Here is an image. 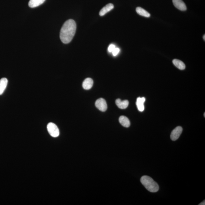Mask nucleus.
Returning a JSON list of instances; mask_svg holds the SVG:
<instances>
[{
  "instance_id": "nucleus-19",
  "label": "nucleus",
  "mask_w": 205,
  "mask_h": 205,
  "mask_svg": "<svg viewBox=\"0 0 205 205\" xmlns=\"http://www.w3.org/2000/svg\"><path fill=\"white\" fill-rule=\"evenodd\" d=\"M205 35H204V37H203V39H204V41H205Z\"/></svg>"
},
{
  "instance_id": "nucleus-2",
  "label": "nucleus",
  "mask_w": 205,
  "mask_h": 205,
  "mask_svg": "<svg viewBox=\"0 0 205 205\" xmlns=\"http://www.w3.org/2000/svg\"><path fill=\"white\" fill-rule=\"evenodd\" d=\"M140 181L141 183L149 192H156L159 190L158 184L149 176H143L141 177Z\"/></svg>"
},
{
  "instance_id": "nucleus-1",
  "label": "nucleus",
  "mask_w": 205,
  "mask_h": 205,
  "mask_svg": "<svg viewBox=\"0 0 205 205\" xmlns=\"http://www.w3.org/2000/svg\"><path fill=\"white\" fill-rule=\"evenodd\" d=\"M77 24L73 19H69L65 22L61 29L60 37L63 44L71 42L75 34Z\"/></svg>"
},
{
  "instance_id": "nucleus-3",
  "label": "nucleus",
  "mask_w": 205,
  "mask_h": 205,
  "mask_svg": "<svg viewBox=\"0 0 205 205\" xmlns=\"http://www.w3.org/2000/svg\"><path fill=\"white\" fill-rule=\"evenodd\" d=\"M47 130L51 136L56 138L59 135V131L57 126L53 123L50 122L47 126Z\"/></svg>"
},
{
  "instance_id": "nucleus-15",
  "label": "nucleus",
  "mask_w": 205,
  "mask_h": 205,
  "mask_svg": "<svg viewBox=\"0 0 205 205\" xmlns=\"http://www.w3.org/2000/svg\"><path fill=\"white\" fill-rule=\"evenodd\" d=\"M136 12L138 14L144 17L148 18L150 16V14L149 12L141 7H138L136 8Z\"/></svg>"
},
{
  "instance_id": "nucleus-14",
  "label": "nucleus",
  "mask_w": 205,
  "mask_h": 205,
  "mask_svg": "<svg viewBox=\"0 0 205 205\" xmlns=\"http://www.w3.org/2000/svg\"><path fill=\"white\" fill-rule=\"evenodd\" d=\"M173 63L176 67L181 70H184L185 68V65L182 61L175 59L173 61Z\"/></svg>"
},
{
  "instance_id": "nucleus-20",
  "label": "nucleus",
  "mask_w": 205,
  "mask_h": 205,
  "mask_svg": "<svg viewBox=\"0 0 205 205\" xmlns=\"http://www.w3.org/2000/svg\"><path fill=\"white\" fill-rule=\"evenodd\" d=\"M205 113H204V117H205Z\"/></svg>"
},
{
  "instance_id": "nucleus-16",
  "label": "nucleus",
  "mask_w": 205,
  "mask_h": 205,
  "mask_svg": "<svg viewBox=\"0 0 205 205\" xmlns=\"http://www.w3.org/2000/svg\"><path fill=\"white\" fill-rule=\"evenodd\" d=\"M116 48L115 45H113V44H111L108 48V51L109 52H112Z\"/></svg>"
},
{
  "instance_id": "nucleus-6",
  "label": "nucleus",
  "mask_w": 205,
  "mask_h": 205,
  "mask_svg": "<svg viewBox=\"0 0 205 205\" xmlns=\"http://www.w3.org/2000/svg\"><path fill=\"white\" fill-rule=\"evenodd\" d=\"M173 4L177 9L181 11L187 10L186 5L182 0H173Z\"/></svg>"
},
{
  "instance_id": "nucleus-5",
  "label": "nucleus",
  "mask_w": 205,
  "mask_h": 205,
  "mask_svg": "<svg viewBox=\"0 0 205 205\" xmlns=\"http://www.w3.org/2000/svg\"><path fill=\"white\" fill-rule=\"evenodd\" d=\"M183 129L182 127L178 126L173 130L171 133V138L172 140L175 141L179 138L182 132Z\"/></svg>"
},
{
  "instance_id": "nucleus-8",
  "label": "nucleus",
  "mask_w": 205,
  "mask_h": 205,
  "mask_svg": "<svg viewBox=\"0 0 205 205\" xmlns=\"http://www.w3.org/2000/svg\"><path fill=\"white\" fill-rule=\"evenodd\" d=\"M145 97H138L137 98L136 105L138 110L139 111L142 112L145 109L144 102H145Z\"/></svg>"
},
{
  "instance_id": "nucleus-11",
  "label": "nucleus",
  "mask_w": 205,
  "mask_h": 205,
  "mask_svg": "<svg viewBox=\"0 0 205 205\" xmlns=\"http://www.w3.org/2000/svg\"><path fill=\"white\" fill-rule=\"evenodd\" d=\"M119 122L123 127L128 128L131 125V122L127 117L125 116H121L119 118Z\"/></svg>"
},
{
  "instance_id": "nucleus-17",
  "label": "nucleus",
  "mask_w": 205,
  "mask_h": 205,
  "mask_svg": "<svg viewBox=\"0 0 205 205\" xmlns=\"http://www.w3.org/2000/svg\"><path fill=\"white\" fill-rule=\"evenodd\" d=\"M120 52V49L119 48H115L114 49V50L112 53H113V55L114 56H117L118 54H119V52Z\"/></svg>"
},
{
  "instance_id": "nucleus-10",
  "label": "nucleus",
  "mask_w": 205,
  "mask_h": 205,
  "mask_svg": "<svg viewBox=\"0 0 205 205\" xmlns=\"http://www.w3.org/2000/svg\"><path fill=\"white\" fill-rule=\"evenodd\" d=\"M94 82L92 79L87 78L84 80L83 83V88L85 90H89L92 88Z\"/></svg>"
},
{
  "instance_id": "nucleus-4",
  "label": "nucleus",
  "mask_w": 205,
  "mask_h": 205,
  "mask_svg": "<svg viewBox=\"0 0 205 205\" xmlns=\"http://www.w3.org/2000/svg\"><path fill=\"white\" fill-rule=\"evenodd\" d=\"M95 106L101 111L105 112L107 110V105L106 101L103 98H100L96 101Z\"/></svg>"
},
{
  "instance_id": "nucleus-9",
  "label": "nucleus",
  "mask_w": 205,
  "mask_h": 205,
  "mask_svg": "<svg viewBox=\"0 0 205 205\" xmlns=\"http://www.w3.org/2000/svg\"><path fill=\"white\" fill-rule=\"evenodd\" d=\"M116 103L119 108L125 109L128 107L129 102L127 100L122 101L120 99H117L116 101Z\"/></svg>"
},
{
  "instance_id": "nucleus-13",
  "label": "nucleus",
  "mask_w": 205,
  "mask_h": 205,
  "mask_svg": "<svg viewBox=\"0 0 205 205\" xmlns=\"http://www.w3.org/2000/svg\"><path fill=\"white\" fill-rule=\"evenodd\" d=\"M45 0H30L29 6L30 8H35L42 4Z\"/></svg>"
},
{
  "instance_id": "nucleus-12",
  "label": "nucleus",
  "mask_w": 205,
  "mask_h": 205,
  "mask_svg": "<svg viewBox=\"0 0 205 205\" xmlns=\"http://www.w3.org/2000/svg\"><path fill=\"white\" fill-rule=\"evenodd\" d=\"M8 80L4 77L0 80V95H2L6 89L8 84Z\"/></svg>"
},
{
  "instance_id": "nucleus-7",
  "label": "nucleus",
  "mask_w": 205,
  "mask_h": 205,
  "mask_svg": "<svg viewBox=\"0 0 205 205\" xmlns=\"http://www.w3.org/2000/svg\"><path fill=\"white\" fill-rule=\"evenodd\" d=\"M114 8V6L113 4H109L106 5V6L103 7L102 8L100 12L99 15L100 16H103L106 14L108 12H110L112 9H113Z\"/></svg>"
},
{
  "instance_id": "nucleus-18",
  "label": "nucleus",
  "mask_w": 205,
  "mask_h": 205,
  "mask_svg": "<svg viewBox=\"0 0 205 205\" xmlns=\"http://www.w3.org/2000/svg\"><path fill=\"white\" fill-rule=\"evenodd\" d=\"M205 200L204 201H203V202H202V203H200V204H199V205H205Z\"/></svg>"
}]
</instances>
